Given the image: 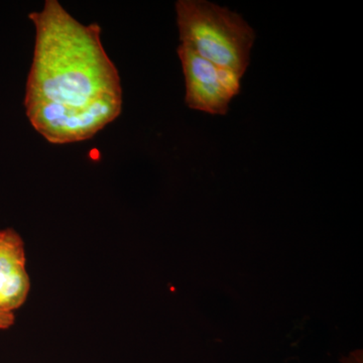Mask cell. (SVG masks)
Masks as SVG:
<instances>
[{
    "label": "cell",
    "instance_id": "6da1fadb",
    "mask_svg": "<svg viewBox=\"0 0 363 363\" xmlns=\"http://www.w3.org/2000/svg\"><path fill=\"white\" fill-rule=\"evenodd\" d=\"M35 28L25 106L30 124L54 145L84 142L123 111V88L97 23L83 25L57 0L28 16Z\"/></svg>",
    "mask_w": 363,
    "mask_h": 363
},
{
    "label": "cell",
    "instance_id": "7a4b0ae2",
    "mask_svg": "<svg viewBox=\"0 0 363 363\" xmlns=\"http://www.w3.org/2000/svg\"><path fill=\"white\" fill-rule=\"evenodd\" d=\"M175 6L181 45L242 78L255 40L242 16L205 0H179Z\"/></svg>",
    "mask_w": 363,
    "mask_h": 363
},
{
    "label": "cell",
    "instance_id": "3957f363",
    "mask_svg": "<svg viewBox=\"0 0 363 363\" xmlns=\"http://www.w3.org/2000/svg\"><path fill=\"white\" fill-rule=\"evenodd\" d=\"M178 56L185 77V101L189 108L225 116L231 100L240 94V76L215 65L184 45H179Z\"/></svg>",
    "mask_w": 363,
    "mask_h": 363
},
{
    "label": "cell",
    "instance_id": "277c9868",
    "mask_svg": "<svg viewBox=\"0 0 363 363\" xmlns=\"http://www.w3.org/2000/svg\"><path fill=\"white\" fill-rule=\"evenodd\" d=\"M30 291L25 245L13 229L0 231V312L13 313Z\"/></svg>",
    "mask_w": 363,
    "mask_h": 363
},
{
    "label": "cell",
    "instance_id": "5b68a950",
    "mask_svg": "<svg viewBox=\"0 0 363 363\" xmlns=\"http://www.w3.org/2000/svg\"><path fill=\"white\" fill-rule=\"evenodd\" d=\"M14 316L13 313L0 312V329H6L13 324Z\"/></svg>",
    "mask_w": 363,
    "mask_h": 363
}]
</instances>
